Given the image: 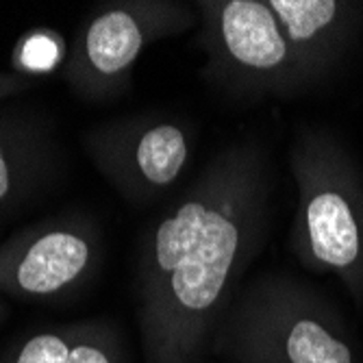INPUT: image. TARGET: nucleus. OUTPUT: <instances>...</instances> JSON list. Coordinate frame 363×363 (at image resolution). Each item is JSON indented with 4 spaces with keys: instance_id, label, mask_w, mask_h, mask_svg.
I'll list each match as a JSON object with an SVG mask.
<instances>
[{
    "instance_id": "f03ea898",
    "label": "nucleus",
    "mask_w": 363,
    "mask_h": 363,
    "mask_svg": "<svg viewBox=\"0 0 363 363\" xmlns=\"http://www.w3.org/2000/svg\"><path fill=\"white\" fill-rule=\"evenodd\" d=\"M289 166L298 185L291 248L318 274H335L363 303V183L348 152L318 128L296 138Z\"/></svg>"
},
{
    "instance_id": "ddd939ff",
    "label": "nucleus",
    "mask_w": 363,
    "mask_h": 363,
    "mask_svg": "<svg viewBox=\"0 0 363 363\" xmlns=\"http://www.w3.org/2000/svg\"><path fill=\"white\" fill-rule=\"evenodd\" d=\"M42 83L44 81H40V79H28V77L16 74V72H0V103L7 101V98L35 89Z\"/></svg>"
},
{
    "instance_id": "0eeeda50",
    "label": "nucleus",
    "mask_w": 363,
    "mask_h": 363,
    "mask_svg": "<svg viewBox=\"0 0 363 363\" xmlns=\"http://www.w3.org/2000/svg\"><path fill=\"white\" fill-rule=\"evenodd\" d=\"M94 166L130 203H150L183 177L191 161L189 128L172 118L105 122L83 138Z\"/></svg>"
},
{
    "instance_id": "9d476101",
    "label": "nucleus",
    "mask_w": 363,
    "mask_h": 363,
    "mask_svg": "<svg viewBox=\"0 0 363 363\" xmlns=\"http://www.w3.org/2000/svg\"><path fill=\"white\" fill-rule=\"evenodd\" d=\"M68 55L70 46L59 30L48 26L30 28L16 42L11 50V72L46 81L57 70L63 72Z\"/></svg>"
},
{
    "instance_id": "6e6552de",
    "label": "nucleus",
    "mask_w": 363,
    "mask_h": 363,
    "mask_svg": "<svg viewBox=\"0 0 363 363\" xmlns=\"http://www.w3.org/2000/svg\"><path fill=\"white\" fill-rule=\"evenodd\" d=\"M285 40L311 83L326 77L346 55L359 26L361 5L342 0H268Z\"/></svg>"
},
{
    "instance_id": "9b49d317",
    "label": "nucleus",
    "mask_w": 363,
    "mask_h": 363,
    "mask_svg": "<svg viewBox=\"0 0 363 363\" xmlns=\"http://www.w3.org/2000/svg\"><path fill=\"white\" fill-rule=\"evenodd\" d=\"M83 322L42 328L18 342L0 363H68Z\"/></svg>"
},
{
    "instance_id": "f8f14e48",
    "label": "nucleus",
    "mask_w": 363,
    "mask_h": 363,
    "mask_svg": "<svg viewBox=\"0 0 363 363\" xmlns=\"http://www.w3.org/2000/svg\"><path fill=\"white\" fill-rule=\"evenodd\" d=\"M68 363H124L116 328L101 320H83Z\"/></svg>"
},
{
    "instance_id": "39448f33",
    "label": "nucleus",
    "mask_w": 363,
    "mask_h": 363,
    "mask_svg": "<svg viewBox=\"0 0 363 363\" xmlns=\"http://www.w3.org/2000/svg\"><path fill=\"white\" fill-rule=\"evenodd\" d=\"M196 7L209 81L255 96H291L311 85L268 0H203Z\"/></svg>"
},
{
    "instance_id": "f257e3e1",
    "label": "nucleus",
    "mask_w": 363,
    "mask_h": 363,
    "mask_svg": "<svg viewBox=\"0 0 363 363\" xmlns=\"http://www.w3.org/2000/svg\"><path fill=\"white\" fill-rule=\"evenodd\" d=\"M268 168L252 144L220 150L152 224L138 263L146 363H198L259 252L268 224Z\"/></svg>"
},
{
    "instance_id": "2eb2a0df",
    "label": "nucleus",
    "mask_w": 363,
    "mask_h": 363,
    "mask_svg": "<svg viewBox=\"0 0 363 363\" xmlns=\"http://www.w3.org/2000/svg\"><path fill=\"white\" fill-rule=\"evenodd\" d=\"M242 363H274V361H266V359H248V361H242Z\"/></svg>"
},
{
    "instance_id": "7ed1b4c3",
    "label": "nucleus",
    "mask_w": 363,
    "mask_h": 363,
    "mask_svg": "<svg viewBox=\"0 0 363 363\" xmlns=\"http://www.w3.org/2000/svg\"><path fill=\"white\" fill-rule=\"evenodd\" d=\"M213 348L238 363H359L344 328L287 279L266 277L248 285L213 335Z\"/></svg>"
},
{
    "instance_id": "423d86ee",
    "label": "nucleus",
    "mask_w": 363,
    "mask_h": 363,
    "mask_svg": "<svg viewBox=\"0 0 363 363\" xmlns=\"http://www.w3.org/2000/svg\"><path fill=\"white\" fill-rule=\"evenodd\" d=\"M105 238L85 213L35 222L0 244V294L52 303L74 294L101 268Z\"/></svg>"
},
{
    "instance_id": "1a4fd4ad",
    "label": "nucleus",
    "mask_w": 363,
    "mask_h": 363,
    "mask_svg": "<svg viewBox=\"0 0 363 363\" xmlns=\"http://www.w3.org/2000/svg\"><path fill=\"white\" fill-rule=\"evenodd\" d=\"M48 124L24 111L0 113V218L18 211L50 174Z\"/></svg>"
},
{
    "instance_id": "4468645a",
    "label": "nucleus",
    "mask_w": 363,
    "mask_h": 363,
    "mask_svg": "<svg viewBox=\"0 0 363 363\" xmlns=\"http://www.w3.org/2000/svg\"><path fill=\"white\" fill-rule=\"evenodd\" d=\"M5 313H7V307L3 301H0V324H3V320H5Z\"/></svg>"
},
{
    "instance_id": "20e7f679",
    "label": "nucleus",
    "mask_w": 363,
    "mask_h": 363,
    "mask_svg": "<svg viewBox=\"0 0 363 363\" xmlns=\"http://www.w3.org/2000/svg\"><path fill=\"white\" fill-rule=\"evenodd\" d=\"M201 24L196 5L177 0H113L98 5L79 26L63 65V81L87 103L128 91L144 50Z\"/></svg>"
}]
</instances>
